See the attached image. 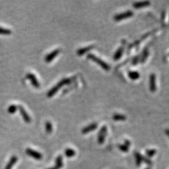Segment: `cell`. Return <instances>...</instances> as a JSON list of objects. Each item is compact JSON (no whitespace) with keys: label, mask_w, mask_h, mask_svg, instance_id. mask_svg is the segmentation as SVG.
I'll return each instance as SVG.
<instances>
[{"label":"cell","mask_w":169,"mask_h":169,"mask_svg":"<svg viewBox=\"0 0 169 169\" xmlns=\"http://www.w3.org/2000/svg\"><path fill=\"white\" fill-rule=\"evenodd\" d=\"M95 47V45H90V46H88L82 48L77 51V54L79 56H82V55H84V53H86L87 52L89 51L91 49H93V48H94Z\"/></svg>","instance_id":"cell-13"},{"label":"cell","mask_w":169,"mask_h":169,"mask_svg":"<svg viewBox=\"0 0 169 169\" xmlns=\"http://www.w3.org/2000/svg\"><path fill=\"white\" fill-rule=\"evenodd\" d=\"M149 89L153 93L157 90L156 76L155 73H151L149 76Z\"/></svg>","instance_id":"cell-5"},{"label":"cell","mask_w":169,"mask_h":169,"mask_svg":"<svg viewBox=\"0 0 169 169\" xmlns=\"http://www.w3.org/2000/svg\"><path fill=\"white\" fill-rule=\"evenodd\" d=\"M134 12L131 10H127L122 13H120L119 14L115 15L114 17V19L115 21H120L124 19L129 18L134 16Z\"/></svg>","instance_id":"cell-2"},{"label":"cell","mask_w":169,"mask_h":169,"mask_svg":"<svg viewBox=\"0 0 169 169\" xmlns=\"http://www.w3.org/2000/svg\"><path fill=\"white\" fill-rule=\"evenodd\" d=\"M148 54H149V51H148V50L147 48H145L143 50V51L142 52V55L140 56V62L141 63H144L146 61V60L147 59L148 56Z\"/></svg>","instance_id":"cell-18"},{"label":"cell","mask_w":169,"mask_h":169,"mask_svg":"<svg viewBox=\"0 0 169 169\" xmlns=\"http://www.w3.org/2000/svg\"><path fill=\"white\" fill-rule=\"evenodd\" d=\"M60 51H61V50L58 48V49H56L55 50H53V51H51V53H50L48 55H47L45 58V60L46 63H50L51 62L52 60H53L56 56H58V54L60 53Z\"/></svg>","instance_id":"cell-6"},{"label":"cell","mask_w":169,"mask_h":169,"mask_svg":"<svg viewBox=\"0 0 169 169\" xmlns=\"http://www.w3.org/2000/svg\"><path fill=\"white\" fill-rule=\"evenodd\" d=\"M63 162V157L62 155H58L56 159L55 160V163L58 164V163H62Z\"/></svg>","instance_id":"cell-26"},{"label":"cell","mask_w":169,"mask_h":169,"mask_svg":"<svg viewBox=\"0 0 169 169\" xmlns=\"http://www.w3.org/2000/svg\"><path fill=\"white\" fill-rule=\"evenodd\" d=\"M26 78L30 80V81L31 82L32 85H33L35 88H39L40 84L38 82V80H37V77H36L35 75L33 73H29L26 75Z\"/></svg>","instance_id":"cell-8"},{"label":"cell","mask_w":169,"mask_h":169,"mask_svg":"<svg viewBox=\"0 0 169 169\" xmlns=\"http://www.w3.org/2000/svg\"><path fill=\"white\" fill-rule=\"evenodd\" d=\"M18 157L16 155H13L10 158L9 162L7 163L6 166L5 168V169H12L13 166L15 165V163L17 162L18 161Z\"/></svg>","instance_id":"cell-12"},{"label":"cell","mask_w":169,"mask_h":169,"mask_svg":"<svg viewBox=\"0 0 169 169\" xmlns=\"http://www.w3.org/2000/svg\"><path fill=\"white\" fill-rule=\"evenodd\" d=\"M140 61V55L135 56V57L133 58L132 63L134 64V65H136V64H137Z\"/></svg>","instance_id":"cell-25"},{"label":"cell","mask_w":169,"mask_h":169,"mask_svg":"<svg viewBox=\"0 0 169 169\" xmlns=\"http://www.w3.org/2000/svg\"><path fill=\"white\" fill-rule=\"evenodd\" d=\"M150 5L149 1H136L133 3V6L135 8H142L148 6Z\"/></svg>","instance_id":"cell-11"},{"label":"cell","mask_w":169,"mask_h":169,"mask_svg":"<svg viewBox=\"0 0 169 169\" xmlns=\"http://www.w3.org/2000/svg\"><path fill=\"white\" fill-rule=\"evenodd\" d=\"M166 134L167 135V136L169 137V129H166Z\"/></svg>","instance_id":"cell-29"},{"label":"cell","mask_w":169,"mask_h":169,"mask_svg":"<svg viewBox=\"0 0 169 169\" xmlns=\"http://www.w3.org/2000/svg\"><path fill=\"white\" fill-rule=\"evenodd\" d=\"M98 127V125L96 123H92L90 125H88L87 127H84L82 130V133L83 134H88L92 131H94Z\"/></svg>","instance_id":"cell-9"},{"label":"cell","mask_w":169,"mask_h":169,"mask_svg":"<svg viewBox=\"0 0 169 169\" xmlns=\"http://www.w3.org/2000/svg\"><path fill=\"white\" fill-rule=\"evenodd\" d=\"M157 153L156 150L155 149H150L146 150V154L148 157H153Z\"/></svg>","instance_id":"cell-23"},{"label":"cell","mask_w":169,"mask_h":169,"mask_svg":"<svg viewBox=\"0 0 169 169\" xmlns=\"http://www.w3.org/2000/svg\"><path fill=\"white\" fill-rule=\"evenodd\" d=\"M147 169H150V168H147Z\"/></svg>","instance_id":"cell-30"},{"label":"cell","mask_w":169,"mask_h":169,"mask_svg":"<svg viewBox=\"0 0 169 169\" xmlns=\"http://www.w3.org/2000/svg\"><path fill=\"white\" fill-rule=\"evenodd\" d=\"M112 118L115 121H125L127 119V116L123 114H114L112 116Z\"/></svg>","instance_id":"cell-15"},{"label":"cell","mask_w":169,"mask_h":169,"mask_svg":"<svg viewBox=\"0 0 169 169\" xmlns=\"http://www.w3.org/2000/svg\"><path fill=\"white\" fill-rule=\"evenodd\" d=\"M11 33V31L9 29H6V28H4L2 27H0V34L1 35H8Z\"/></svg>","instance_id":"cell-22"},{"label":"cell","mask_w":169,"mask_h":169,"mask_svg":"<svg viewBox=\"0 0 169 169\" xmlns=\"http://www.w3.org/2000/svg\"><path fill=\"white\" fill-rule=\"evenodd\" d=\"M135 157L136 160V163L138 166H140V165L142 161V157L139 154V152H135Z\"/></svg>","instance_id":"cell-19"},{"label":"cell","mask_w":169,"mask_h":169,"mask_svg":"<svg viewBox=\"0 0 169 169\" xmlns=\"http://www.w3.org/2000/svg\"><path fill=\"white\" fill-rule=\"evenodd\" d=\"M45 130L47 134H50L53 130V127L52 124L50 122H46L45 123Z\"/></svg>","instance_id":"cell-20"},{"label":"cell","mask_w":169,"mask_h":169,"mask_svg":"<svg viewBox=\"0 0 169 169\" xmlns=\"http://www.w3.org/2000/svg\"><path fill=\"white\" fill-rule=\"evenodd\" d=\"M65 155L68 158L73 157H74L76 155V152L73 149H72V148H68L65 150Z\"/></svg>","instance_id":"cell-17"},{"label":"cell","mask_w":169,"mask_h":169,"mask_svg":"<svg viewBox=\"0 0 169 169\" xmlns=\"http://www.w3.org/2000/svg\"><path fill=\"white\" fill-rule=\"evenodd\" d=\"M60 88V87L57 84H56L55 87L51 88V90L48 92V94H47L48 97H49V98L52 97V96H53L56 93V92L59 90Z\"/></svg>","instance_id":"cell-16"},{"label":"cell","mask_w":169,"mask_h":169,"mask_svg":"<svg viewBox=\"0 0 169 169\" xmlns=\"http://www.w3.org/2000/svg\"><path fill=\"white\" fill-rule=\"evenodd\" d=\"M87 58L91 60L92 61H94L96 64H98L100 67H102L103 69H104L105 71H108L110 70V66L108 65V63H107L105 62H104L101 58L97 57V56L95 55L94 54L88 53L87 55Z\"/></svg>","instance_id":"cell-1"},{"label":"cell","mask_w":169,"mask_h":169,"mask_svg":"<svg viewBox=\"0 0 169 169\" xmlns=\"http://www.w3.org/2000/svg\"><path fill=\"white\" fill-rule=\"evenodd\" d=\"M118 147L119 148V149L121 150V151H123L124 152H128V148L125 145H122V144H119L118 145Z\"/></svg>","instance_id":"cell-24"},{"label":"cell","mask_w":169,"mask_h":169,"mask_svg":"<svg viewBox=\"0 0 169 169\" xmlns=\"http://www.w3.org/2000/svg\"><path fill=\"white\" fill-rule=\"evenodd\" d=\"M18 109V107L16 105H11L8 108V112L10 114H13L17 112Z\"/></svg>","instance_id":"cell-21"},{"label":"cell","mask_w":169,"mask_h":169,"mask_svg":"<svg viewBox=\"0 0 169 169\" xmlns=\"http://www.w3.org/2000/svg\"><path fill=\"white\" fill-rule=\"evenodd\" d=\"M107 134V128L106 126H103L99 131L98 134V142L100 144H102L105 142Z\"/></svg>","instance_id":"cell-4"},{"label":"cell","mask_w":169,"mask_h":169,"mask_svg":"<svg viewBox=\"0 0 169 169\" xmlns=\"http://www.w3.org/2000/svg\"><path fill=\"white\" fill-rule=\"evenodd\" d=\"M124 50H125V45H122L121 46H120L115 52L114 55V60L116 61V60H118L120 58H121L124 52Z\"/></svg>","instance_id":"cell-10"},{"label":"cell","mask_w":169,"mask_h":169,"mask_svg":"<svg viewBox=\"0 0 169 169\" xmlns=\"http://www.w3.org/2000/svg\"><path fill=\"white\" fill-rule=\"evenodd\" d=\"M63 167V163H58V164L55 163V166L54 167L49 168L48 169H60V168H62Z\"/></svg>","instance_id":"cell-27"},{"label":"cell","mask_w":169,"mask_h":169,"mask_svg":"<svg viewBox=\"0 0 169 169\" xmlns=\"http://www.w3.org/2000/svg\"><path fill=\"white\" fill-rule=\"evenodd\" d=\"M128 77L132 80H136L139 79L140 77V74L139 71H130L128 73Z\"/></svg>","instance_id":"cell-14"},{"label":"cell","mask_w":169,"mask_h":169,"mask_svg":"<svg viewBox=\"0 0 169 169\" xmlns=\"http://www.w3.org/2000/svg\"><path fill=\"white\" fill-rule=\"evenodd\" d=\"M26 154L28 155L31 158H33L36 160H41L43 158V155L39 152L35 151V150L31 149V148H28L25 150Z\"/></svg>","instance_id":"cell-3"},{"label":"cell","mask_w":169,"mask_h":169,"mask_svg":"<svg viewBox=\"0 0 169 169\" xmlns=\"http://www.w3.org/2000/svg\"><path fill=\"white\" fill-rule=\"evenodd\" d=\"M18 108L19 110L20 114H21V116L24 120V121L28 123H30L31 121V118H30V116H29V115H28V113L26 112V111L25 110V108H24L23 107H22L21 105H19Z\"/></svg>","instance_id":"cell-7"},{"label":"cell","mask_w":169,"mask_h":169,"mask_svg":"<svg viewBox=\"0 0 169 169\" xmlns=\"http://www.w3.org/2000/svg\"><path fill=\"white\" fill-rule=\"evenodd\" d=\"M124 145L125 146H127L128 148H129V147H130V142L128 140H126L125 141V143Z\"/></svg>","instance_id":"cell-28"}]
</instances>
